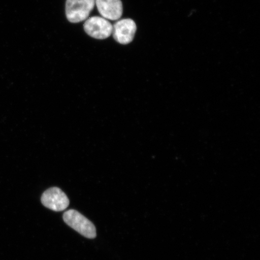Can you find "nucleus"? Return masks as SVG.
<instances>
[{
  "label": "nucleus",
  "instance_id": "nucleus-1",
  "mask_svg": "<svg viewBox=\"0 0 260 260\" xmlns=\"http://www.w3.org/2000/svg\"><path fill=\"white\" fill-rule=\"evenodd\" d=\"M63 217L64 222L81 235L88 239L95 238L96 232L95 225L79 211L68 210L63 214Z\"/></svg>",
  "mask_w": 260,
  "mask_h": 260
},
{
  "label": "nucleus",
  "instance_id": "nucleus-2",
  "mask_svg": "<svg viewBox=\"0 0 260 260\" xmlns=\"http://www.w3.org/2000/svg\"><path fill=\"white\" fill-rule=\"evenodd\" d=\"M95 5V0H67L66 15L68 20L77 23L89 17Z\"/></svg>",
  "mask_w": 260,
  "mask_h": 260
},
{
  "label": "nucleus",
  "instance_id": "nucleus-3",
  "mask_svg": "<svg viewBox=\"0 0 260 260\" xmlns=\"http://www.w3.org/2000/svg\"><path fill=\"white\" fill-rule=\"evenodd\" d=\"M84 29L90 37L97 40H105L112 34L113 25L105 18L93 16L84 22Z\"/></svg>",
  "mask_w": 260,
  "mask_h": 260
},
{
  "label": "nucleus",
  "instance_id": "nucleus-4",
  "mask_svg": "<svg viewBox=\"0 0 260 260\" xmlns=\"http://www.w3.org/2000/svg\"><path fill=\"white\" fill-rule=\"evenodd\" d=\"M41 202L45 207L55 211H61L69 206L70 200L60 188L51 187L42 195Z\"/></svg>",
  "mask_w": 260,
  "mask_h": 260
},
{
  "label": "nucleus",
  "instance_id": "nucleus-5",
  "mask_svg": "<svg viewBox=\"0 0 260 260\" xmlns=\"http://www.w3.org/2000/svg\"><path fill=\"white\" fill-rule=\"evenodd\" d=\"M136 24L132 19H123L113 26L112 34L118 43L126 45L132 42L136 31Z\"/></svg>",
  "mask_w": 260,
  "mask_h": 260
},
{
  "label": "nucleus",
  "instance_id": "nucleus-6",
  "mask_svg": "<svg viewBox=\"0 0 260 260\" xmlns=\"http://www.w3.org/2000/svg\"><path fill=\"white\" fill-rule=\"evenodd\" d=\"M95 5L104 18L115 21L122 16L123 6L121 0H95Z\"/></svg>",
  "mask_w": 260,
  "mask_h": 260
}]
</instances>
